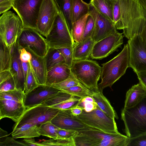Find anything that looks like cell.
Instances as JSON below:
<instances>
[{"label":"cell","mask_w":146,"mask_h":146,"mask_svg":"<svg viewBox=\"0 0 146 146\" xmlns=\"http://www.w3.org/2000/svg\"><path fill=\"white\" fill-rule=\"evenodd\" d=\"M113 16L117 29L128 39L140 35L146 23V11L139 0H115Z\"/></svg>","instance_id":"6da1fadb"},{"label":"cell","mask_w":146,"mask_h":146,"mask_svg":"<svg viewBox=\"0 0 146 146\" xmlns=\"http://www.w3.org/2000/svg\"><path fill=\"white\" fill-rule=\"evenodd\" d=\"M129 50L127 43L118 54L111 60L102 65L101 81L98 85L99 90L103 92L106 87L112 85L125 73L129 67Z\"/></svg>","instance_id":"7a4b0ae2"},{"label":"cell","mask_w":146,"mask_h":146,"mask_svg":"<svg viewBox=\"0 0 146 146\" xmlns=\"http://www.w3.org/2000/svg\"><path fill=\"white\" fill-rule=\"evenodd\" d=\"M127 136L133 138L146 132V95L137 104L123 108L121 113Z\"/></svg>","instance_id":"3957f363"},{"label":"cell","mask_w":146,"mask_h":146,"mask_svg":"<svg viewBox=\"0 0 146 146\" xmlns=\"http://www.w3.org/2000/svg\"><path fill=\"white\" fill-rule=\"evenodd\" d=\"M71 70L85 87L93 92L99 91L98 82L101 77L102 67L97 62L88 59L73 61Z\"/></svg>","instance_id":"277c9868"},{"label":"cell","mask_w":146,"mask_h":146,"mask_svg":"<svg viewBox=\"0 0 146 146\" xmlns=\"http://www.w3.org/2000/svg\"><path fill=\"white\" fill-rule=\"evenodd\" d=\"M24 92L15 90L0 92V119L7 117L18 121L27 109L23 103Z\"/></svg>","instance_id":"5b68a950"},{"label":"cell","mask_w":146,"mask_h":146,"mask_svg":"<svg viewBox=\"0 0 146 146\" xmlns=\"http://www.w3.org/2000/svg\"><path fill=\"white\" fill-rule=\"evenodd\" d=\"M46 40L49 47L59 48L74 46L75 42L70 29L60 10Z\"/></svg>","instance_id":"8992f818"},{"label":"cell","mask_w":146,"mask_h":146,"mask_svg":"<svg viewBox=\"0 0 146 146\" xmlns=\"http://www.w3.org/2000/svg\"><path fill=\"white\" fill-rule=\"evenodd\" d=\"M24 28L18 15L11 11L3 13L0 17V38L11 47L16 42Z\"/></svg>","instance_id":"52a82bcc"},{"label":"cell","mask_w":146,"mask_h":146,"mask_svg":"<svg viewBox=\"0 0 146 146\" xmlns=\"http://www.w3.org/2000/svg\"><path fill=\"white\" fill-rule=\"evenodd\" d=\"M76 117L85 124L105 133L119 132L115 119L108 116L98 106L96 109L89 112L83 110L82 113Z\"/></svg>","instance_id":"ba28073f"},{"label":"cell","mask_w":146,"mask_h":146,"mask_svg":"<svg viewBox=\"0 0 146 146\" xmlns=\"http://www.w3.org/2000/svg\"><path fill=\"white\" fill-rule=\"evenodd\" d=\"M60 110L42 104L27 109L13 127V130L27 123H31L37 126L51 121Z\"/></svg>","instance_id":"9c48e42d"},{"label":"cell","mask_w":146,"mask_h":146,"mask_svg":"<svg viewBox=\"0 0 146 146\" xmlns=\"http://www.w3.org/2000/svg\"><path fill=\"white\" fill-rule=\"evenodd\" d=\"M43 0H14L12 7L19 16L24 28L36 30V23Z\"/></svg>","instance_id":"30bf717a"},{"label":"cell","mask_w":146,"mask_h":146,"mask_svg":"<svg viewBox=\"0 0 146 146\" xmlns=\"http://www.w3.org/2000/svg\"><path fill=\"white\" fill-rule=\"evenodd\" d=\"M17 41L19 47L29 48L38 56L44 57L49 48L46 38L36 30L24 28Z\"/></svg>","instance_id":"8fae6325"},{"label":"cell","mask_w":146,"mask_h":146,"mask_svg":"<svg viewBox=\"0 0 146 146\" xmlns=\"http://www.w3.org/2000/svg\"><path fill=\"white\" fill-rule=\"evenodd\" d=\"M129 67L136 73L146 70V42L140 35L129 39Z\"/></svg>","instance_id":"7c38bea8"},{"label":"cell","mask_w":146,"mask_h":146,"mask_svg":"<svg viewBox=\"0 0 146 146\" xmlns=\"http://www.w3.org/2000/svg\"><path fill=\"white\" fill-rule=\"evenodd\" d=\"M54 0H43L37 22L36 30L46 37L52 27L59 11Z\"/></svg>","instance_id":"4fadbf2b"},{"label":"cell","mask_w":146,"mask_h":146,"mask_svg":"<svg viewBox=\"0 0 146 146\" xmlns=\"http://www.w3.org/2000/svg\"><path fill=\"white\" fill-rule=\"evenodd\" d=\"M119 32L110 35L95 42L90 57L94 59H102L121 47L123 43L124 35Z\"/></svg>","instance_id":"5bb4252c"},{"label":"cell","mask_w":146,"mask_h":146,"mask_svg":"<svg viewBox=\"0 0 146 146\" xmlns=\"http://www.w3.org/2000/svg\"><path fill=\"white\" fill-rule=\"evenodd\" d=\"M89 4V14L92 17L95 23L94 29L91 38L95 43L118 32L113 22L103 15Z\"/></svg>","instance_id":"9a60e30c"},{"label":"cell","mask_w":146,"mask_h":146,"mask_svg":"<svg viewBox=\"0 0 146 146\" xmlns=\"http://www.w3.org/2000/svg\"><path fill=\"white\" fill-rule=\"evenodd\" d=\"M59 91L51 85L39 84L30 92L25 94L24 105L27 109L42 104Z\"/></svg>","instance_id":"2e32d148"},{"label":"cell","mask_w":146,"mask_h":146,"mask_svg":"<svg viewBox=\"0 0 146 146\" xmlns=\"http://www.w3.org/2000/svg\"><path fill=\"white\" fill-rule=\"evenodd\" d=\"M51 122L60 128L77 131L96 129L85 124L76 117L72 115L69 109L60 110Z\"/></svg>","instance_id":"e0dca14e"},{"label":"cell","mask_w":146,"mask_h":146,"mask_svg":"<svg viewBox=\"0 0 146 146\" xmlns=\"http://www.w3.org/2000/svg\"><path fill=\"white\" fill-rule=\"evenodd\" d=\"M11 47V61L9 70L14 80L16 89L24 92L25 80L20 58V48L17 40Z\"/></svg>","instance_id":"ac0fdd59"},{"label":"cell","mask_w":146,"mask_h":146,"mask_svg":"<svg viewBox=\"0 0 146 146\" xmlns=\"http://www.w3.org/2000/svg\"><path fill=\"white\" fill-rule=\"evenodd\" d=\"M78 132L73 138L75 146H99L103 139L109 133L96 129Z\"/></svg>","instance_id":"d6986e66"},{"label":"cell","mask_w":146,"mask_h":146,"mask_svg":"<svg viewBox=\"0 0 146 146\" xmlns=\"http://www.w3.org/2000/svg\"><path fill=\"white\" fill-rule=\"evenodd\" d=\"M25 48L31 55L30 63L37 82L39 84H45L47 71L44 57L38 56L29 48Z\"/></svg>","instance_id":"ffe728a7"},{"label":"cell","mask_w":146,"mask_h":146,"mask_svg":"<svg viewBox=\"0 0 146 146\" xmlns=\"http://www.w3.org/2000/svg\"><path fill=\"white\" fill-rule=\"evenodd\" d=\"M72 73L71 68L65 64L56 65L47 72L45 84L49 85L61 82Z\"/></svg>","instance_id":"44dd1931"},{"label":"cell","mask_w":146,"mask_h":146,"mask_svg":"<svg viewBox=\"0 0 146 146\" xmlns=\"http://www.w3.org/2000/svg\"><path fill=\"white\" fill-rule=\"evenodd\" d=\"M146 95V88L140 82L132 86L127 92L124 108L132 107L139 103Z\"/></svg>","instance_id":"7402d4cb"},{"label":"cell","mask_w":146,"mask_h":146,"mask_svg":"<svg viewBox=\"0 0 146 146\" xmlns=\"http://www.w3.org/2000/svg\"><path fill=\"white\" fill-rule=\"evenodd\" d=\"M95 43L90 37L84 41L75 44L73 49V61L88 59Z\"/></svg>","instance_id":"603a6c76"},{"label":"cell","mask_w":146,"mask_h":146,"mask_svg":"<svg viewBox=\"0 0 146 146\" xmlns=\"http://www.w3.org/2000/svg\"><path fill=\"white\" fill-rule=\"evenodd\" d=\"M90 9V4L83 0H71L70 14L72 24L88 14Z\"/></svg>","instance_id":"cb8c5ba5"},{"label":"cell","mask_w":146,"mask_h":146,"mask_svg":"<svg viewBox=\"0 0 146 146\" xmlns=\"http://www.w3.org/2000/svg\"><path fill=\"white\" fill-rule=\"evenodd\" d=\"M92 97L99 108L110 117L118 118L117 115L110 102L99 90L93 92Z\"/></svg>","instance_id":"d4e9b609"},{"label":"cell","mask_w":146,"mask_h":146,"mask_svg":"<svg viewBox=\"0 0 146 146\" xmlns=\"http://www.w3.org/2000/svg\"><path fill=\"white\" fill-rule=\"evenodd\" d=\"M115 0H91L90 3L103 15L113 21V11Z\"/></svg>","instance_id":"484cf974"},{"label":"cell","mask_w":146,"mask_h":146,"mask_svg":"<svg viewBox=\"0 0 146 146\" xmlns=\"http://www.w3.org/2000/svg\"><path fill=\"white\" fill-rule=\"evenodd\" d=\"M37 127L32 123H26L13 130L12 136L15 139L39 137L40 135L37 131Z\"/></svg>","instance_id":"4316f807"},{"label":"cell","mask_w":146,"mask_h":146,"mask_svg":"<svg viewBox=\"0 0 146 146\" xmlns=\"http://www.w3.org/2000/svg\"><path fill=\"white\" fill-rule=\"evenodd\" d=\"M44 57L47 71L56 65L65 64L64 56L56 48L49 47Z\"/></svg>","instance_id":"83f0119b"},{"label":"cell","mask_w":146,"mask_h":146,"mask_svg":"<svg viewBox=\"0 0 146 146\" xmlns=\"http://www.w3.org/2000/svg\"><path fill=\"white\" fill-rule=\"evenodd\" d=\"M88 15L89 13L72 24L70 30L75 44L78 43L82 41Z\"/></svg>","instance_id":"f1b7e54d"},{"label":"cell","mask_w":146,"mask_h":146,"mask_svg":"<svg viewBox=\"0 0 146 146\" xmlns=\"http://www.w3.org/2000/svg\"><path fill=\"white\" fill-rule=\"evenodd\" d=\"M0 72L10 70L11 61V47L0 38Z\"/></svg>","instance_id":"f546056e"},{"label":"cell","mask_w":146,"mask_h":146,"mask_svg":"<svg viewBox=\"0 0 146 146\" xmlns=\"http://www.w3.org/2000/svg\"><path fill=\"white\" fill-rule=\"evenodd\" d=\"M59 128L50 121L42 123L38 126L37 129L40 135L55 139L57 137L56 130Z\"/></svg>","instance_id":"4dcf8cb0"},{"label":"cell","mask_w":146,"mask_h":146,"mask_svg":"<svg viewBox=\"0 0 146 146\" xmlns=\"http://www.w3.org/2000/svg\"><path fill=\"white\" fill-rule=\"evenodd\" d=\"M60 90L80 98L87 96H92L93 94V92L85 87L82 84L73 86Z\"/></svg>","instance_id":"1f68e13d"},{"label":"cell","mask_w":146,"mask_h":146,"mask_svg":"<svg viewBox=\"0 0 146 146\" xmlns=\"http://www.w3.org/2000/svg\"><path fill=\"white\" fill-rule=\"evenodd\" d=\"M71 29L72 23L70 8L71 0H54Z\"/></svg>","instance_id":"d6a6232c"},{"label":"cell","mask_w":146,"mask_h":146,"mask_svg":"<svg viewBox=\"0 0 146 146\" xmlns=\"http://www.w3.org/2000/svg\"><path fill=\"white\" fill-rule=\"evenodd\" d=\"M39 84L38 83L29 62L28 73L25 79L24 92L25 94L29 93Z\"/></svg>","instance_id":"836d02e7"},{"label":"cell","mask_w":146,"mask_h":146,"mask_svg":"<svg viewBox=\"0 0 146 146\" xmlns=\"http://www.w3.org/2000/svg\"><path fill=\"white\" fill-rule=\"evenodd\" d=\"M82 85L72 73L70 76L64 80L51 85L53 87L61 90L73 86Z\"/></svg>","instance_id":"e575fe53"},{"label":"cell","mask_w":146,"mask_h":146,"mask_svg":"<svg viewBox=\"0 0 146 146\" xmlns=\"http://www.w3.org/2000/svg\"><path fill=\"white\" fill-rule=\"evenodd\" d=\"M72 96L60 90L57 94L52 97L48 100L44 102L42 104L50 107L65 101Z\"/></svg>","instance_id":"d590c367"},{"label":"cell","mask_w":146,"mask_h":146,"mask_svg":"<svg viewBox=\"0 0 146 146\" xmlns=\"http://www.w3.org/2000/svg\"><path fill=\"white\" fill-rule=\"evenodd\" d=\"M42 146H75L73 138L68 139H52L41 143Z\"/></svg>","instance_id":"8d00e7d4"},{"label":"cell","mask_w":146,"mask_h":146,"mask_svg":"<svg viewBox=\"0 0 146 146\" xmlns=\"http://www.w3.org/2000/svg\"><path fill=\"white\" fill-rule=\"evenodd\" d=\"M80 99L72 95L70 98L65 101L56 105L50 107L60 110H67L76 106Z\"/></svg>","instance_id":"74e56055"},{"label":"cell","mask_w":146,"mask_h":146,"mask_svg":"<svg viewBox=\"0 0 146 146\" xmlns=\"http://www.w3.org/2000/svg\"><path fill=\"white\" fill-rule=\"evenodd\" d=\"M72 46L57 48L64 56L66 64L70 68L72 66L73 58V49Z\"/></svg>","instance_id":"f35d334b"},{"label":"cell","mask_w":146,"mask_h":146,"mask_svg":"<svg viewBox=\"0 0 146 146\" xmlns=\"http://www.w3.org/2000/svg\"><path fill=\"white\" fill-rule=\"evenodd\" d=\"M95 23L94 19L91 15L89 14L85 25L81 42L86 40L91 37L94 31Z\"/></svg>","instance_id":"ab89813d"},{"label":"cell","mask_w":146,"mask_h":146,"mask_svg":"<svg viewBox=\"0 0 146 146\" xmlns=\"http://www.w3.org/2000/svg\"><path fill=\"white\" fill-rule=\"evenodd\" d=\"M127 146H146V132L130 138Z\"/></svg>","instance_id":"60d3db41"},{"label":"cell","mask_w":146,"mask_h":146,"mask_svg":"<svg viewBox=\"0 0 146 146\" xmlns=\"http://www.w3.org/2000/svg\"><path fill=\"white\" fill-rule=\"evenodd\" d=\"M57 135V139H68L73 138L78 133L74 130L62 129L59 128L56 130Z\"/></svg>","instance_id":"b9f144b4"},{"label":"cell","mask_w":146,"mask_h":146,"mask_svg":"<svg viewBox=\"0 0 146 146\" xmlns=\"http://www.w3.org/2000/svg\"><path fill=\"white\" fill-rule=\"evenodd\" d=\"M15 89V84L13 76L0 84V92L13 90Z\"/></svg>","instance_id":"7bdbcfd3"},{"label":"cell","mask_w":146,"mask_h":146,"mask_svg":"<svg viewBox=\"0 0 146 146\" xmlns=\"http://www.w3.org/2000/svg\"><path fill=\"white\" fill-rule=\"evenodd\" d=\"M0 146H26L21 142L15 141L13 137H6L2 141H0Z\"/></svg>","instance_id":"ee69618b"},{"label":"cell","mask_w":146,"mask_h":146,"mask_svg":"<svg viewBox=\"0 0 146 146\" xmlns=\"http://www.w3.org/2000/svg\"><path fill=\"white\" fill-rule=\"evenodd\" d=\"M14 0H0V14L8 11L13 6Z\"/></svg>","instance_id":"f6af8a7d"},{"label":"cell","mask_w":146,"mask_h":146,"mask_svg":"<svg viewBox=\"0 0 146 146\" xmlns=\"http://www.w3.org/2000/svg\"><path fill=\"white\" fill-rule=\"evenodd\" d=\"M82 106L84 108V110L86 112H90L96 109L98 105L95 102H87L81 103L78 105Z\"/></svg>","instance_id":"bcb514c9"},{"label":"cell","mask_w":146,"mask_h":146,"mask_svg":"<svg viewBox=\"0 0 146 146\" xmlns=\"http://www.w3.org/2000/svg\"><path fill=\"white\" fill-rule=\"evenodd\" d=\"M20 58L21 61L30 62L32 58V56L30 53L24 48L20 47Z\"/></svg>","instance_id":"7dc6e473"},{"label":"cell","mask_w":146,"mask_h":146,"mask_svg":"<svg viewBox=\"0 0 146 146\" xmlns=\"http://www.w3.org/2000/svg\"><path fill=\"white\" fill-rule=\"evenodd\" d=\"M34 138H25L21 142L25 144L26 146H42L41 143L36 141Z\"/></svg>","instance_id":"c3c4849f"},{"label":"cell","mask_w":146,"mask_h":146,"mask_svg":"<svg viewBox=\"0 0 146 146\" xmlns=\"http://www.w3.org/2000/svg\"><path fill=\"white\" fill-rule=\"evenodd\" d=\"M69 110L71 114L76 117L82 113L84 108L81 106H76L71 108Z\"/></svg>","instance_id":"681fc988"},{"label":"cell","mask_w":146,"mask_h":146,"mask_svg":"<svg viewBox=\"0 0 146 146\" xmlns=\"http://www.w3.org/2000/svg\"><path fill=\"white\" fill-rule=\"evenodd\" d=\"M139 82L146 88V70L136 73Z\"/></svg>","instance_id":"f907efd6"},{"label":"cell","mask_w":146,"mask_h":146,"mask_svg":"<svg viewBox=\"0 0 146 146\" xmlns=\"http://www.w3.org/2000/svg\"><path fill=\"white\" fill-rule=\"evenodd\" d=\"M12 76L9 70L0 72V84Z\"/></svg>","instance_id":"816d5d0a"},{"label":"cell","mask_w":146,"mask_h":146,"mask_svg":"<svg viewBox=\"0 0 146 146\" xmlns=\"http://www.w3.org/2000/svg\"><path fill=\"white\" fill-rule=\"evenodd\" d=\"M22 64L23 74L25 80L29 70V62L22 61Z\"/></svg>","instance_id":"f5cc1de1"},{"label":"cell","mask_w":146,"mask_h":146,"mask_svg":"<svg viewBox=\"0 0 146 146\" xmlns=\"http://www.w3.org/2000/svg\"><path fill=\"white\" fill-rule=\"evenodd\" d=\"M140 35L146 42V23L145 25L141 34Z\"/></svg>","instance_id":"db71d44e"},{"label":"cell","mask_w":146,"mask_h":146,"mask_svg":"<svg viewBox=\"0 0 146 146\" xmlns=\"http://www.w3.org/2000/svg\"><path fill=\"white\" fill-rule=\"evenodd\" d=\"M7 135V132L0 128V138L1 139L2 138L5 137Z\"/></svg>","instance_id":"11a10c76"},{"label":"cell","mask_w":146,"mask_h":146,"mask_svg":"<svg viewBox=\"0 0 146 146\" xmlns=\"http://www.w3.org/2000/svg\"><path fill=\"white\" fill-rule=\"evenodd\" d=\"M140 3L146 11V0H139Z\"/></svg>","instance_id":"9f6ffc18"}]
</instances>
